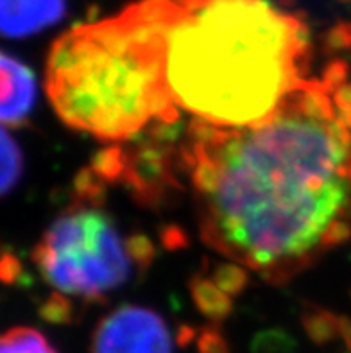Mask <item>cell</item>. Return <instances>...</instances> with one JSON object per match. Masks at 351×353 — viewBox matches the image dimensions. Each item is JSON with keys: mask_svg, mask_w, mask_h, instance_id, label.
<instances>
[{"mask_svg": "<svg viewBox=\"0 0 351 353\" xmlns=\"http://www.w3.org/2000/svg\"><path fill=\"white\" fill-rule=\"evenodd\" d=\"M188 167L201 239L269 283L351 235V113L330 83L303 81L265 121H196Z\"/></svg>", "mask_w": 351, "mask_h": 353, "instance_id": "obj_1", "label": "cell"}, {"mask_svg": "<svg viewBox=\"0 0 351 353\" xmlns=\"http://www.w3.org/2000/svg\"><path fill=\"white\" fill-rule=\"evenodd\" d=\"M308 34L267 0H167L165 74L174 104L215 128L265 121L301 85Z\"/></svg>", "mask_w": 351, "mask_h": 353, "instance_id": "obj_2", "label": "cell"}, {"mask_svg": "<svg viewBox=\"0 0 351 353\" xmlns=\"http://www.w3.org/2000/svg\"><path fill=\"white\" fill-rule=\"evenodd\" d=\"M165 6L142 0L54 43L45 86L65 124L103 142H126L151 122L178 119L165 74Z\"/></svg>", "mask_w": 351, "mask_h": 353, "instance_id": "obj_3", "label": "cell"}, {"mask_svg": "<svg viewBox=\"0 0 351 353\" xmlns=\"http://www.w3.org/2000/svg\"><path fill=\"white\" fill-rule=\"evenodd\" d=\"M32 260L59 294L101 300L128 282L134 256L106 212L79 203L45 230Z\"/></svg>", "mask_w": 351, "mask_h": 353, "instance_id": "obj_4", "label": "cell"}, {"mask_svg": "<svg viewBox=\"0 0 351 353\" xmlns=\"http://www.w3.org/2000/svg\"><path fill=\"white\" fill-rule=\"evenodd\" d=\"M90 353H172V337L160 314L122 305L99 321Z\"/></svg>", "mask_w": 351, "mask_h": 353, "instance_id": "obj_5", "label": "cell"}, {"mask_svg": "<svg viewBox=\"0 0 351 353\" xmlns=\"http://www.w3.org/2000/svg\"><path fill=\"white\" fill-rule=\"evenodd\" d=\"M2 128H20L36 103V79L31 68L11 54H2Z\"/></svg>", "mask_w": 351, "mask_h": 353, "instance_id": "obj_6", "label": "cell"}, {"mask_svg": "<svg viewBox=\"0 0 351 353\" xmlns=\"http://www.w3.org/2000/svg\"><path fill=\"white\" fill-rule=\"evenodd\" d=\"M67 13L65 0H0L6 38H27L58 23Z\"/></svg>", "mask_w": 351, "mask_h": 353, "instance_id": "obj_7", "label": "cell"}, {"mask_svg": "<svg viewBox=\"0 0 351 353\" xmlns=\"http://www.w3.org/2000/svg\"><path fill=\"white\" fill-rule=\"evenodd\" d=\"M0 353H58L40 330L31 327L9 328L0 341Z\"/></svg>", "mask_w": 351, "mask_h": 353, "instance_id": "obj_8", "label": "cell"}, {"mask_svg": "<svg viewBox=\"0 0 351 353\" xmlns=\"http://www.w3.org/2000/svg\"><path fill=\"white\" fill-rule=\"evenodd\" d=\"M0 151H2V178H0V188L2 196H8L11 190L18 185L23 174V152L17 140L9 134V130L2 128V142H0Z\"/></svg>", "mask_w": 351, "mask_h": 353, "instance_id": "obj_9", "label": "cell"}, {"mask_svg": "<svg viewBox=\"0 0 351 353\" xmlns=\"http://www.w3.org/2000/svg\"><path fill=\"white\" fill-rule=\"evenodd\" d=\"M192 292L201 312L210 318L221 319L230 312V294L224 292L214 280H196L192 285Z\"/></svg>", "mask_w": 351, "mask_h": 353, "instance_id": "obj_10", "label": "cell"}, {"mask_svg": "<svg viewBox=\"0 0 351 353\" xmlns=\"http://www.w3.org/2000/svg\"><path fill=\"white\" fill-rule=\"evenodd\" d=\"M70 305L63 300L61 296H58V298H52V300L47 301L41 314H43L45 319H49L52 323H65L70 318Z\"/></svg>", "mask_w": 351, "mask_h": 353, "instance_id": "obj_11", "label": "cell"}]
</instances>
